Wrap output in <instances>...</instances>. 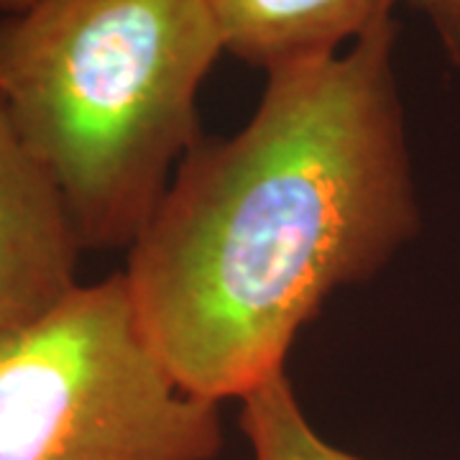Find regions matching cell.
Segmentation results:
<instances>
[{
    "label": "cell",
    "mask_w": 460,
    "mask_h": 460,
    "mask_svg": "<svg viewBox=\"0 0 460 460\" xmlns=\"http://www.w3.org/2000/svg\"><path fill=\"white\" fill-rule=\"evenodd\" d=\"M396 39L386 16L332 57L269 72L246 126L202 136L174 169L123 277L190 394L223 404L287 371L330 296L417 238Z\"/></svg>",
    "instance_id": "cell-1"
},
{
    "label": "cell",
    "mask_w": 460,
    "mask_h": 460,
    "mask_svg": "<svg viewBox=\"0 0 460 460\" xmlns=\"http://www.w3.org/2000/svg\"><path fill=\"white\" fill-rule=\"evenodd\" d=\"M226 51L205 0H44L0 16V100L83 251H128L184 154Z\"/></svg>",
    "instance_id": "cell-2"
},
{
    "label": "cell",
    "mask_w": 460,
    "mask_h": 460,
    "mask_svg": "<svg viewBox=\"0 0 460 460\" xmlns=\"http://www.w3.org/2000/svg\"><path fill=\"white\" fill-rule=\"evenodd\" d=\"M220 404L156 356L123 271L0 330V460H215Z\"/></svg>",
    "instance_id": "cell-3"
},
{
    "label": "cell",
    "mask_w": 460,
    "mask_h": 460,
    "mask_svg": "<svg viewBox=\"0 0 460 460\" xmlns=\"http://www.w3.org/2000/svg\"><path fill=\"white\" fill-rule=\"evenodd\" d=\"M80 253L65 199L0 100V330L59 305L77 287Z\"/></svg>",
    "instance_id": "cell-4"
},
{
    "label": "cell",
    "mask_w": 460,
    "mask_h": 460,
    "mask_svg": "<svg viewBox=\"0 0 460 460\" xmlns=\"http://www.w3.org/2000/svg\"><path fill=\"white\" fill-rule=\"evenodd\" d=\"M230 57L261 72L325 59L381 18L396 0H205Z\"/></svg>",
    "instance_id": "cell-5"
},
{
    "label": "cell",
    "mask_w": 460,
    "mask_h": 460,
    "mask_svg": "<svg viewBox=\"0 0 460 460\" xmlns=\"http://www.w3.org/2000/svg\"><path fill=\"white\" fill-rule=\"evenodd\" d=\"M238 404V428L253 460H368L320 435L287 371L253 386Z\"/></svg>",
    "instance_id": "cell-6"
},
{
    "label": "cell",
    "mask_w": 460,
    "mask_h": 460,
    "mask_svg": "<svg viewBox=\"0 0 460 460\" xmlns=\"http://www.w3.org/2000/svg\"><path fill=\"white\" fill-rule=\"evenodd\" d=\"M420 16L428 18L440 47L453 65H460V0H404Z\"/></svg>",
    "instance_id": "cell-7"
},
{
    "label": "cell",
    "mask_w": 460,
    "mask_h": 460,
    "mask_svg": "<svg viewBox=\"0 0 460 460\" xmlns=\"http://www.w3.org/2000/svg\"><path fill=\"white\" fill-rule=\"evenodd\" d=\"M39 3H44V0H0V16H16Z\"/></svg>",
    "instance_id": "cell-8"
}]
</instances>
